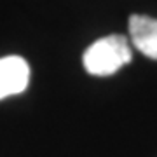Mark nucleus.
Masks as SVG:
<instances>
[{
	"instance_id": "1",
	"label": "nucleus",
	"mask_w": 157,
	"mask_h": 157,
	"mask_svg": "<svg viewBox=\"0 0 157 157\" xmlns=\"http://www.w3.org/2000/svg\"><path fill=\"white\" fill-rule=\"evenodd\" d=\"M133 58L129 42L124 35H108L86 49L82 65L86 72L96 77H107L128 65Z\"/></svg>"
},
{
	"instance_id": "2",
	"label": "nucleus",
	"mask_w": 157,
	"mask_h": 157,
	"mask_svg": "<svg viewBox=\"0 0 157 157\" xmlns=\"http://www.w3.org/2000/svg\"><path fill=\"white\" fill-rule=\"evenodd\" d=\"M30 67L21 56L0 58V100L19 94L28 87Z\"/></svg>"
},
{
	"instance_id": "3",
	"label": "nucleus",
	"mask_w": 157,
	"mask_h": 157,
	"mask_svg": "<svg viewBox=\"0 0 157 157\" xmlns=\"http://www.w3.org/2000/svg\"><path fill=\"white\" fill-rule=\"evenodd\" d=\"M131 42L143 56L157 59V19L150 16L133 14L129 17Z\"/></svg>"
}]
</instances>
